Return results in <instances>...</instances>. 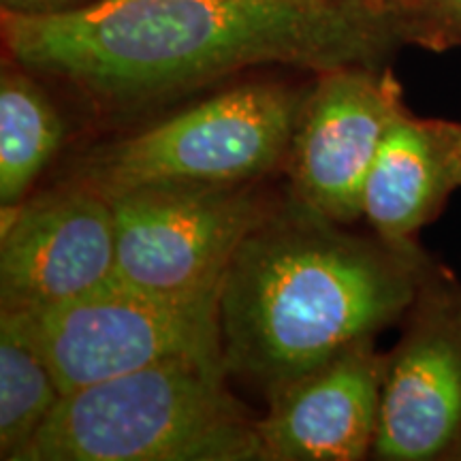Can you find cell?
<instances>
[{
  "label": "cell",
  "mask_w": 461,
  "mask_h": 461,
  "mask_svg": "<svg viewBox=\"0 0 461 461\" xmlns=\"http://www.w3.org/2000/svg\"><path fill=\"white\" fill-rule=\"evenodd\" d=\"M372 15L361 0H95L3 14V41L32 75L131 107L252 67L359 65L376 43Z\"/></svg>",
  "instance_id": "obj_1"
},
{
  "label": "cell",
  "mask_w": 461,
  "mask_h": 461,
  "mask_svg": "<svg viewBox=\"0 0 461 461\" xmlns=\"http://www.w3.org/2000/svg\"><path fill=\"white\" fill-rule=\"evenodd\" d=\"M342 227L291 197L246 235L224 274V367L267 402L372 339L414 295L400 248L374 246Z\"/></svg>",
  "instance_id": "obj_2"
},
{
  "label": "cell",
  "mask_w": 461,
  "mask_h": 461,
  "mask_svg": "<svg viewBox=\"0 0 461 461\" xmlns=\"http://www.w3.org/2000/svg\"><path fill=\"white\" fill-rule=\"evenodd\" d=\"M224 361H163L62 395L17 461H257Z\"/></svg>",
  "instance_id": "obj_3"
},
{
  "label": "cell",
  "mask_w": 461,
  "mask_h": 461,
  "mask_svg": "<svg viewBox=\"0 0 461 461\" xmlns=\"http://www.w3.org/2000/svg\"><path fill=\"white\" fill-rule=\"evenodd\" d=\"M305 95L244 84L95 148L75 176L105 197L148 184L255 182L286 160Z\"/></svg>",
  "instance_id": "obj_4"
},
{
  "label": "cell",
  "mask_w": 461,
  "mask_h": 461,
  "mask_svg": "<svg viewBox=\"0 0 461 461\" xmlns=\"http://www.w3.org/2000/svg\"><path fill=\"white\" fill-rule=\"evenodd\" d=\"M221 288L160 295L112 278L67 303L24 312L68 395L163 361H222Z\"/></svg>",
  "instance_id": "obj_5"
},
{
  "label": "cell",
  "mask_w": 461,
  "mask_h": 461,
  "mask_svg": "<svg viewBox=\"0 0 461 461\" xmlns=\"http://www.w3.org/2000/svg\"><path fill=\"white\" fill-rule=\"evenodd\" d=\"M109 201L115 278L160 295L221 288L241 241L269 212L252 182L148 184Z\"/></svg>",
  "instance_id": "obj_6"
},
{
  "label": "cell",
  "mask_w": 461,
  "mask_h": 461,
  "mask_svg": "<svg viewBox=\"0 0 461 461\" xmlns=\"http://www.w3.org/2000/svg\"><path fill=\"white\" fill-rule=\"evenodd\" d=\"M115 278L112 201L73 176L3 210L0 310H48Z\"/></svg>",
  "instance_id": "obj_7"
},
{
  "label": "cell",
  "mask_w": 461,
  "mask_h": 461,
  "mask_svg": "<svg viewBox=\"0 0 461 461\" xmlns=\"http://www.w3.org/2000/svg\"><path fill=\"white\" fill-rule=\"evenodd\" d=\"M402 112L389 77L357 65L322 71L305 95L285 160L293 199L339 224L363 216L367 173Z\"/></svg>",
  "instance_id": "obj_8"
},
{
  "label": "cell",
  "mask_w": 461,
  "mask_h": 461,
  "mask_svg": "<svg viewBox=\"0 0 461 461\" xmlns=\"http://www.w3.org/2000/svg\"><path fill=\"white\" fill-rule=\"evenodd\" d=\"M384 361L353 344L267 402L258 419L267 461H357L374 448Z\"/></svg>",
  "instance_id": "obj_9"
},
{
  "label": "cell",
  "mask_w": 461,
  "mask_h": 461,
  "mask_svg": "<svg viewBox=\"0 0 461 461\" xmlns=\"http://www.w3.org/2000/svg\"><path fill=\"white\" fill-rule=\"evenodd\" d=\"M461 434V325L431 314L384 372L374 453L393 461L438 457Z\"/></svg>",
  "instance_id": "obj_10"
},
{
  "label": "cell",
  "mask_w": 461,
  "mask_h": 461,
  "mask_svg": "<svg viewBox=\"0 0 461 461\" xmlns=\"http://www.w3.org/2000/svg\"><path fill=\"white\" fill-rule=\"evenodd\" d=\"M461 186V124L402 112L384 132L363 190V216L402 248Z\"/></svg>",
  "instance_id": "obj_11"
},
{
  "label": "cell",
  "mask_w": 461,
  "mask_h": 461,
  "mask_svg": "<svg viewBox=\"0 0 461 461\" xmlns=\"http://www.w3.org/2000/svg\"><path fill=\"white\" fill-rule=\"evenodd\" d=\"M65 126L48 92L11 60L0 77V207L20 205L62 143Z\"/></svg>",
  "instance_id": "obj_12"
},
{
  "label": "cell",
  "mask_w": 461,
  "mask_h": 461,
  "mask_svg": "<svg viewBox=\"0 0 461 461\" xmlns=\"http://www.w3.org/2000/svg\"><path fill=\"white\" fill-rule=\"evenodd\" d=\"M24 310H0V457L17 461L60 402Z\"/></svg>",
  "instance_id": "obj_13"
},
{
  "label": "cell",
  "mask_w": 461,
  "mask_h": 461,
  "mask_svg": "<svg viewBox=\"0 0 461 461\" xmlns=\"http://www.w3.org/2000/svg\"><path fill=\"white\" fill-rule=\"evenodd\" d=\"M0 5H3V14L50 15L82 7L86 3L84 0H0Z\"/></svg>",
  "instance_id": "obj_14"
},
{
  "label": "cell",
  "mask_w": 461,
  "mask_h": 461,
  "mask_svg": "<svg viewBox=\"0 0 461 461\" xmlns=\"http://www.w3.org/2000/svg\"><path fill=\"white\" fill-rule=\"evenodd\" d=\"M447 5L461 17V0H447Z\"/></svg>",
  "instance_id": "obj_15"
},
{
  "label": "cell",
  "mask_w": 461,
  "mask_h": 461,
  "mask_svg": "<svg viewBox=\"0 0 461 461\" xmlns=\"http://www.w3.org/2000/svg\"><path fill=\"white\" fill-rule=\"evenodd\" d=\"M361 3H363V5H366V7H370V9L374 11V5H376V3H378V0H361Z\"/></svg>",
  "instance_id": "obj_16"
}]
</instances>
